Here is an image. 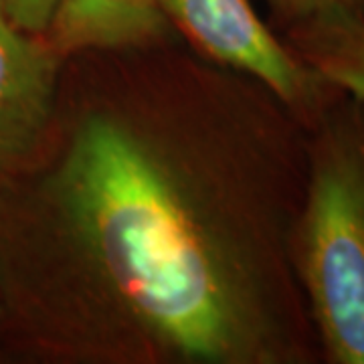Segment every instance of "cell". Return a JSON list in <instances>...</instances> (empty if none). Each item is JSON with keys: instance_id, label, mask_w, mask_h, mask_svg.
<instances>
[{"instance_id": "cell-4", "label": "cell", "mask_w": 364, "mask_h": 364, "mask_svg": "<svg viewBox=\"0 0 364 364\" xmlns=\"http://www.w3.org/2000/svg\"><path fill=\"white\" fill-rule=\"evenodd\" d=\"M67 59L47 33L16 26L0 6V182L25 168L47 140Z\"/></svg>"}, {"instance_id": "cell-5", "label": "cell", "mask_w": 364, "mask_h": 364, "mask_svg": "<svg viewBox=\"0 0 364 364\" xmlns=\"http://www.w3.org/2000/svg\"><path fill=\"white\" fill-rule=\"evenodd\" d=\"M170 33L156 0H59L47 31L67 57L148 47L168 41Z\"/></svg>"}, {"instance_id": "cell-6", "label": "cell", "mask_w": 364, "mask_h": 364, "mask_svg": "<svg viewBox=\"0 0 364 364\" xmlns=\"http://www.w3.org/2000/svg\"><path fill=\"white\" fill-rule=\"evenodd\" d=\"M286 45L330 85L364 102V14H316L286 28Z\"/></svg>"}, {"instance_id": "cell-8", "label": "cell", "mask_w": 364, "mask_h": 364, "mask_svg": "<svg viewBox=\"0 0 364 364\" xmlns=\"http://www.w3.org/2000/svg\"><path fill=\"white\" fill-rule=\"evenodd\" d=\"M59 0H0L4 14L14 25L31 33H47Z\"/></svg>"}, {"instance_id": "cell-2", "label": "cell", "mask_w": 364, "mask_h": 364, "mask_svg": "<svg viewBox=\"0 0 364 364\" xmlns=\"http://www.w3.org/2000/svg\"><path fill=\"white\" fill-rule=\"evenodd\" d=\"M291 263L322 360L364 364V102L342 90L308 126Z\"/></svg>"}, {"instance_id": "cell-9", "label": "cell", "mask_w": 364, "mask_h": 364, "mask_svg": "<svg viewBox=\"0 0 364 364\" xmlns=\"http://www.w3.org/2000/svg\"><path fill=\"white\" fill-rule=\"evenodd\" d=\"M4 326V312H2V304H0V328Z\"/></svg>"}, {"instance_id": "cell-7", "label": "cell", "mask_w": 364, "mask_h": 364, "mask_svg": "<svg viewBox=\"0 0 364 364\" xmlns=\"http://www.w3.org/2000/svg\"><path fill=\"white\" fill-rule=\"evenodd\" d=\"M265 2L269 4L273 18L284 31L332 9H346L364 14V0H265Z\"/></svg>"}, {"instance_id": "cell-3", "label": "cell", "mask_w": 364, "mask_h": 364, "mask_svg": "<svg viewBox=\"0 0 364 364\" xmlns=\"http://www.w3.org/2000/svg\"><path fill=\"white\" fill-rule=\"evenodd\" d=\"M196 55L259 81L310 126L336 93L261 21L251 0H156Z\"/></svg>"}, {"instance_id": "cell-1", "label": "cell", "mask_w": 364, "mask_h": 364, "mask_svg": "<svg viewBox=\"0 0 364 364\" xmlns=\"http://www.w3.org/2000/svg\"><path fill=\"white\" fill-rule=\"evenodd\" d=\"M308 126L168 41L67 59L51 132L0 182L4 324L53 363L314 364L291 263Z\"/></svg>"}]
</instances>
